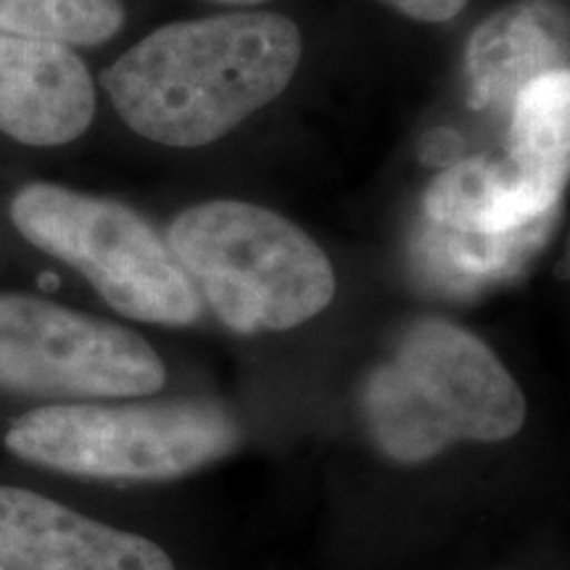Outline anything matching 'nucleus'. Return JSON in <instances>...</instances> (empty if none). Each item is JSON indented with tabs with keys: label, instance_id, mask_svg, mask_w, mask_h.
I'll return each mask as SVG.
<instances>
[{
	"label": "nucleus",
	"instance_id": "obj_7",
	"mask_svg": "<svg viewBox=\"0 0 570 570\" xmlns=\"http://www.w3.org/2000/svg\"><path fill=\"white\" fill-rule=\"evenodd\" d=\"M6 570H175L159 544L19 487H0Z\"/></svg>",
	"mask_w": 570,
	"mask_h": 570
},
{
	"label": "nucleus",
	"instance_id": "obj_14",
	"mask_svg": "<svg viewBox=\"0 0 570 570\" xmlns=\"http://www.w3.org/2000/svg\"><path fill=\"white\" fill-rule=\"evenodd\" d=\"M214 3H225V6H259V3H267V0H214Z\"/></svg>",
	"mask_w": 570,
	"mask_h": 570
},
{
	"label": "nucleus",
	"instance_id": "obj_11",
	"mask_svg": "<svg viewBox=\"0 0 570 570\" xmlns=\"http://www.w3.org/2000/svg\"><path fill=\"white\" fill-rule=\"evenodd\" d=\"M508 164L547 194L560 196L570 173V71L533 77L512 98Z\"/></svg>",
	"mask_w": 570,
	"mask_h": 570
},
{
	"label": "nucleus",
	"instance_id": "obj_3",
	"mask_svg": "<svg viewBox=\"0 0 570 570\" xmlns=\"http://www.w3.org/2000/svg\"><path fill=\"white\" fill-rule=\"evenodd\" d=\"M167 246L198 296L235 333L309 323L336 296V269L312 235L267 206L214 198L169 223Z\"/></svg>",
	"mask_w": 570,
	"mask_h": 570
},
{
	"label": "nucleus",
	"instance_id": "obj_15",
	"mask_svg": "<svg viewBox=\"0 0 570 570\" xmlns=\"http://www.w3.org/2000/svg\"><path fill=\"white\" fill-rule=\"evenodd\" d=\"M0 570H6V568H3V566H0Z\"/></svg>",
	"mask_w": 570,
	"mask_h": 570
},
{
	"label": "nucleus",
	"instance_id": "obj_8",
	"mask_svg": "<svg viewBox=\"0 0 570 570\" xmlns=\"http://www.w3.org/2000/svg\"><path fill=\"white\" fill-rule=\"evenodd\" d=\"M560 196L525 180L508 159H465L436 175L425 194V214L449 238V248L470 262L479 248V269L510 256L520 235H529L558 209Z\"/></svg>",
	"mask_w": 570,
	"mask_h": 570
},
{
	"label": "nucleus",
	"instance_id": "obj_13",
	"mask_svg": "<svg viewBox=\"0 0 570 570\" xmlns=\"http://www.w3.org/2000/svg\"><path fill=\"white\" fill-rule=\"evenodd\" d=\"M383 3L407 19L425 21V24H444V21L460 17L470 0H383Z\"/></svg>",
	"mask_w": 570,
	"mask_h": 570
},
{
	"label": "nucleus",
	"instance_id": "obj_2",
	"mask_svg": "<svg viewBox=\"0 0 570 570\" xmlns=\"http://www.w3.org/2000/svg\"><path fill=\"white\" fill-rule=\"evenodd\" d=\"M362 415L386 458L420 465L460 441L512 439L525 423V396L487 341L420 317L370 373Z\"/></svg>",
	"mask_w": 570,
	"mask_h": 570
},
{
	"label": "nucleus",
	"instance_id": "obj_10",
	"mask_svg": "<svg viewBox=\"0 0 570 570\" xmlns=\"http://www.w3.org/2000/svg\"><path fill=\"white\" fill-rule=\"evenodd\" d=\"M568 19L560 0H518L473 30L465 51L473 109L504 106L547 71L568 69Z\"/></svg>",
	"mask_w": 570,
	"mask_h": 570
},
{
	"label": "nucleus",
	"instance_id": "obj_5",
	"mask_svg": "<svg viewBox=\"0 0 570 570\" xmlns=\"http://www.w3.org/2000/svg\"><path fill=\"white\" fill-rule=\"evenodd\" d=\"M27 244L77 269L122 317L183 327L202 317V296L167 240L114 198L56 183H27L9 206Z\"/></svg>",
	"mask_w": 570,
	"mask_h": 570
},
{
	"label": "nucleus",
	"instance_id": "obj_9",
	"mask_svg": "<svg viewBox=\"0 0 570 570\" xmlns=\"http://www.w3.org/2000/svg\"><path fill=\"white\" fill-rule=\"evenodd\" d=\"M96 109V80L75 48L0 32V132L21 146H67Z\"/></svg>",
	"mask_w": 570,
	"mask_h": 570
},
{
	"label": "nucleus",
	"instance_id": "obj_6",
	"mask_svg": "<svg viewBox=\"0 0 570 570\" xmlns=\"http://www.w3.org/2000/svg\"><path fill=\"white\" fill-rule=\"evenodd\" d=\"M161 356L130 327L48 298L0 291V391L53 404L151 396Z\"/></svg>",
	"mask_w": 570,
	"mask_h": 570
},
{
	"label": "nucleus",
	"instance_id": "obj_1",
	"mask_svg": "<svg viewBox=\"0 0 570 570\" xmlns=\"http://www.w3.org/2000/svg\"><path fill=\"white\" fill-rule=\"evenodd\" d=\"M302 59L294 19L233 11L159 27L106 67L101 85L140 138L202 148L283 96Z\"/></svg>",
	"mask_w": 570,
	"mask_h": 570
},
{
	"label": "nucleus",
	"instance_id": "obj_12",
	"mask_svg": "<svg viewBox=\"0 0 570 570\" xmlns=\"http://www.w3.org/2000/svg\"><path fill=\"white\" fill-rule=\"evenodd\" d=\"M122 0H0V32L96 48L125 27Z\"/></svg>",
	"mask_w": 570,
	"mask_h": 570
},
{
	"label": "nucleus",
	"instance_id": "obj_4",
	"mask_svg": "<svg viewBox=\"0 0 570 570\" xmlns=\"http://www.w3.org/2000/svg\"><path fill=\"white\" fill-rule=\"evenodd\" d=\"M240 428L202 399L46 404L17 417L6 449L32 465L104 481H167L227 458Z\"/></svg>",
	"mask_w": 570,
	"mask_h": 570
}]
</instances>
